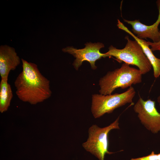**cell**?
<instances>
[{
    "label": "cell",
    "mask_w": 160,
    "mask_h": 160,
    "mask_svg": "<svg viewBox=\"0 0 160 160\" xmlns=\"http://www.w3.org/2000/svg\"><path fill=\"white\" fill-rule=\"evenodd\" d=\"M23 70L15 82L16 93L20 100L31 105L49 98L52 92L50 81L40 72L37 65L21 59Z\"/></svg>",
    "instance_id": "cell-1"
},
{
    "label": "cell",
    "mask_w": 160,
    "mask_h": 160,
    "mask_svg": "<svg viewBox=\"0 0 160 160\" xmlns=\"http://www.w3.org/2000/svg\"><path fill=\"white\" fill-rule=\"evenodd\" d=\"M142 75L140 70L125 63L114 71L108 72L99 81L100 94H111L118 88L124 89L142 82Z\"/></svg>",
    "instance_id": "cell-2"
},
{
    "label": "cell",
    "mask_w": 160,
    "mask_h": 160,
    "mask_svg": "<svg viewBox=\"0 0 160 160\" xmlns=\"http://www.w3.org/2000/svg\"><path fill=\"white\" fill-rule=\"evenodd\" d=\"M125 39L127 42L124 48L118 49L112 45L108 51L105 53L106 57L113 56L119 63L123 62L137 66L142 75L151 70L152 66L144 53L140 46L136 40H132L128 36Z\"/></svg>",
    "instance_id": "cell-3"
},
{
    "label": "cell",
    "mask_w": 160,
    "mask_h": 160,
    "mask_svg": "<svg viewBox=\"0 0 160 160\" xmlns=\"http://www.w3.org/2000/svg\"><path fill=\"white\" fill-rule=\"evenodd\" d=\"M136 92L132 86L125 92L107 95H92L91 111L94 117L97 118L105 114L112 113L115 109L132 103Z\"/></svg>",
    "instance_id": "cell-4"
},
{
    "label": "cell",
    "mask_w": 160,
    "mask_h": 160,
    "mask_svg": "<svg viewBox=\"0 0 160 160\" xmlns=\"http://www.w3.org/2000/svg\"><path fill=\"white\" fill-rule=\"evenodd\" d=\"M119 116L109 125L100 127L97 125H92L89 129L88 137L82 145L87 151L97 157L99 160H104L106 154L113 153L108 151V135L113 129H119Z\"/></svg>",
    "instance_id": "cell-5"
},
{
    "label": "cell",
    "mask_w": 160,
    "mask_h": 160,
    "mask_svg": "<svg viewBox=\"0 0 160 160\" xmlns=\"http://www.w3.org/2000/svg\"><path fill=\"white\" fill-rule=\"evenodd\" d=\"M133 109L141 123L148 130L156 134L160 131V113L155 107V101L144 100L140 97Z\"/></svg>",
    "instance_id": "cell-6"
},
{
    "label": "cell",
    "mask_w": 160,
    "mask_h": 160,
    "mask_svg": "<svg viewBox=\"0 0 160 160\" xmlns=\"http://www.w3.org/2000/svg\"><path fill=\"white\" fill-rule=\"evenodd\" d=\"M85 47L82 49H77L73 47H67L62 49L63 52L71 54L76 58L73 65L76 70L84 61L89 62L91 68L95 70L97 68L95 65V61L102 57H106L105 53H102L100 51L101 48L104 47L103 43L89 42L85 44Z\"/></svg>",
    "instance_id": "cell-7"
},
{
    "label": "cell",
    "mask_w": 160,
    "mask_h": 160,
    "mask_svg": "<svg viewBox=\"0 0 160 160\" xmlns=\"http://www.w3.org/2000/svg\"><path fill=\"white\" fill-rule=\"evenodd\" d=\"M159 15L158 18L153 24L146 25L141 23L139 20H129L123 19L124 22L132 26V31L136 34L138 38L142 39L149 38L153 42H158L160 38V34L158 26L160 23V5L158 6Z\"/></svg>",
    "instance_id": "cell-8"
},
{
    "label": "cell",
    "mask_w": 160,
    "mask_h": 160,
    "mask_svg": "<svg viewBox=\"0 0 160 160\" xmlns=\"http://www.w3.org/2000/svg\"><path fill=\"white\" fill-rule=\"evenodd\" d=\"M20 58L15 48L7 45L0 46V75L1 78L8 77L11 71L20 63Z\"/></svg>",
    "instance_id": "cell-9"
},
{
    "label": "cell",
    "mask_w": 160,
    "mask_h": 160,
    "mask_svg": "<svg viewBox=\"0 0 160 160\" xmlns=\"http://www.w3.org/2000/svg\"><path fill=\"white\" fill-rule=\"evenodd\" d=\"M118 28L128 33L140 44L143 51L149 61L153 69V76L158 78L160 76V59L156 57L149 47L148 41L140 39L131 32L119 19L117 20Z\"/></svg>",
    "instance_id": "cell-10"
},
{
    "label": "cell",
    "mask_w": 160,
    "mask_h": 160,
    "mask_svg": "<svg viewBox=\"0 0 160 160\" xmlns=\"http://www.w3.org/2000/svg\"><path fill=\"white\" fill-rule=\"evenodd\" d=\"M8 78H1L0 83V112L7 111L9 106L13 95L10 85L8 83Z\"/></svg>",
    "instance_id": "cell-11"
},
{
    "label": "cell",
    "mask_w": 160,
    "mask_h": 160,
    "mask_svg": "<svg viewBox=\"0 0 160 160\" xmlns=\"http://www.w3.org/2000/svg\"><path fill=\"white\" fill-rule=\"evenodd\" d=\"M130 160H160V153L155 154L154 151H152L148 155L141 157L132 158Z\"/></svg>",
    "instance_id": "cell-12"
},
{
    "label": "cell",
    "mask_w": 160,
    "mask_h": 160,
    "mask_svg": "<svg viewBox=\"0 0 160 160\" xmlns=\"http://www.w3.org/2000/svg\"><path fill=\"white\" fill-rule=\"evenodd\" d=\"M160 34V31H159ZM149 45L151 47L152 51H160V38L159 41L156 42L148 41Z\"/></svg>",
    "instance_id": "cell-13"
},
{
    "label": "cell",
    "mask_w": 160,
    "mask_h": 160,
    "mask_svg": "<svg viewBox=\"0 0 160 160\" xmlns=\"http://www.w3.org/2000/svg\"><path fill=\"white\" fill-rule=\"evenodd\" d=\"M157 101L160 106V95L157 98Z\"/></svg>",
    "instance_id": "cell-14"
}]
</instances>
